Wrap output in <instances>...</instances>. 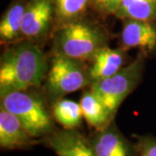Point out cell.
Wrapping results in <instances>:
<instances>
[{
  "label": "cell",
  "mask_w": 156,
  "mask_h": 156,
  "mask_svg": "<svg viewBox=\"0 0 156 156\" xmlns=\"http://www.w3.org/2000/svg\"><path fill=\"white\" fill-rule=\"evenodd\" d=\"M139 148L140 156H156V140H141Z\"/></svg>",
  "instance_id": "obj_18"
},
{
  "label": "cell",
  "mask_w": 156,
  "mask_h": 156,
  "mask_svg": "<svg viewBox=\"0 0 156 156\" xmlns=\"http://www.w3.org/2000/svg\"><path fill=\"white\" fill-rule=\"evenodd\" d=\"M90 60L92 64L89 74L90 83H93L119 71L123 66L125 56L122 50L111 49L106 45L97 50Z\"/></svg>",
  "instance_id": "obj_9"
},
{
  "label": "cell",
  "mask_w": 156,
  "mask_h": 156,
  "mask_svg": "<svg viewBox=\"0 0 156 156\" xmlns=\"http://www.w3.org/2000/svg\"><path fill=\"white\" fill-rule=\"evenodd\" d=\"M45 82V90L51 100H60L69 93L90 84L89 70L81 60L55 55Z\"/></svg>",
  "instance_id": "obj_4"
},
{
  "label": "cell",
  "mask_w": 156,
  "mask_h": 156,
  "mask_svg": "<svg viewBox=\"0 0 156 156\" xmlns=\"http://www.w3.org/2000/svg\"><path fill=\"white\" fill-rule=\"evenodd\" d=\"M121 0H91L90 3L103 14H115Z\"/></svg>",
  "instance_id": "obj_17"
},
{
  "label": "cell",
  "mask_w": 156,
  "mask_h": 156,
  "mask_svg": "<svg viewBox=\"0 0 156 156\" xmlns=\"http://www.w3.org/2000/svg\"><path fill=\"white\" fill-rule=\"evenodd\" d=\"M121 19L156 20V0H121L115 14Z\"/></svg>",
  "instance_id": "obj_14"
},
{
  "label": "cell",
  "mask_w": 156,
  "mask_h": 156,
  "mask_svg": "<svg viewBox=\"0 0 156 156\" xmlns=\"http://www.w3.org/2000/svg\"><path fill=\"white\" fill-rule=\"evenodd\" d=\"M124 47L152 50L156 47V25L153 22L125 19L122 31Z\"/></svg>",
  "instance_id": "obj_7"
},
{
  "label": "cell",
  "mask_w": 156,
  "mask_h": 156,
  "mask_svg": "<svg viewBox=\"0 0 156 156\" xmlns=\"http://www.w3.org/2000/svg\"><path fill=\"white\" fill-rule=\"evenodd\" d=\"M54 11V0H28L23 17L21 36L30 41L44 37L50 30Z\"/></svg>",
  "instance_id": "obj_6"
},
{
  "label": "cell",
  "mask_w": 156,
  "mask_h": 156,
  "mask_svg": "<svg viewBox=\"0 0 156 156\" xmlns=\"http://www.w3.org/2000/svg\"><path fill=\"white\" fill-rule=\"evenodd\" d=\"M26 91H16L1 96V108L16 115L31 137L50 133L52 122L43 101Z\"/></svg>",
  "instance_id": "obj_3"
},
{
  "label": "cell",
  "mask_w": 156,
  "mask_h": 156,
  "mask_svg": "<svg viewBox=\"0 0 156 156\" xmlns=\"http://www.w3.org/2000/svg\"><path fill=\"white\" fill-rule=\"evenodd\" d=\"M142 66V59L140 57L111 76L91 83L90 90L101 101L111 116L140 82Z\"/></svg>",
  "instance_id": "obj_5"
},
{
  "label": "cell",
  "mask_w": 156,
  "mask_h": 156,
  "mask_svg": "<svg viewBox=\"0 0 156 156\" xmlns=\"http://www.w3.org/2000/svg\"><path fill=\"white\" fill-rule=\"evenodd\" d=\"M27 1L17 0L11 5L0 21V39L2 43L12 42L21 36L23 13Z\"/></svg>",
  "instance_id": "obj_12"
},
{
  "label": "cell",
  "mask_w": 156,
  "mask_h": 156,
  "mask_svg": "<svg viewBox=\"0 0 156 156\" xmlns=\"http://www.w3.org/2000/svg\"><path fill=\"white\" fill-rule=\"evenodd\" d=\"M91 144L96 156H129L126 141L114 129L101 130Z\"/></svg>",
  "instance_id": "obj_11"
},
{
  "label": "cell",
  "mask_w": 156,
  "mask_h": 156,
  "mask_svg": "<svg viewBox=\"0 0 156 156\" xmlns=\"http://www.w3.org/2000/svg\"><path fill=\"white\" fill-rule=\"evenodd\" d=\"M90 1L91 0H54L56 16L63 23L77 20L86 11Z\"/></svg>",
  "instance_id": "obj_16"
},
{
  "label": "cell",
  "mask_w": 156,
  "mask_h": 156,
  "mask_svg": "<svg viewBox=\"0 0 156 156\" xmlns=\"http://www.w3.org/2000/svg\"><path fill=\"white\" fill-rule=\"evenodd\" d=\"M53 115L65 129H74L78 127L83 117L80 103L66 99L56 101L53 106Z\"/></svg>",
  "instance_id": "obj_15"
},
{
  "label": "cell",
  "mask_w": 156,
  "mask_h": 156,
  "mask_svg": "<svg viewBox=\"0 0 156 156\" xmlns=\"http://www.w3.org/2000/svg\"><path fill=\"white\" fill-rule=\"evenodd\" d=\"M31 136L21 122L12 113L1 108L0 111V146L2 148L15 149L25 147Z\"/></svg>",
  "instance_id": "obj_10"
},
{
  "label": "cell",
  "mask_w": 156,
  "mask_h": 156,
  "mask_svg": "<svg viewBox=\"0 0 156 156\" xmlns=\"http://www.w3.org/2000/svg\"><path fill=\"white\" fill-rule=\"evenodd\" d=\"M47 69L44 52L30 40L7 49L0 61V95L38 87Z\"/></svg>",
  "instance_id": "obj_1"
},
{
  "label": "cell",
  "mask_w": 156,
  "mask_h": 156,
  "mask_svg": "<svg viewBox=\"0 0 156 156\" xmlns=\"http://www.w3.org/2000/svg\"><path fill=\"white\" fill-rule=\"evenodd\" d=\"M48 142L58 156H96L92 144L73 129L56 132Z\"/></svg>",
  "instance_id": "obj_8"
},
{
  "label": "cell",
  "mask_w": 156,
  "mask_h": 156,
  "mask_svg": "<svg viewBox=\"0 0 156 156\" xmlns=\"http://www.w3.org/2000/svg\"><path fill=\"white\" fill-rule=\"evenodd\" d=\"M83 118L90 126L104 129L112 118L101 101L90 90L85 92L80 101Z\"/></svg>",
  "instance_id": "obj_13"
},
{
  "label": "cell",
  "mask_w": 156,
  "mask_h": 156,
  "mask_svg": "<svg viewBox=\"0 0 156 156\" xmlns=\"http://www.w3.org/2000/svg\"><path fill=\"white\" fill-rule=\"evenodd\" d=\"M104 33L94 25L79 19L62 23L54 39L56 55L77 60L91 59L101 48L106 46Z\"/></svg>",
  "instance_id": "obj_2"
}]
</instances>
